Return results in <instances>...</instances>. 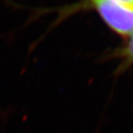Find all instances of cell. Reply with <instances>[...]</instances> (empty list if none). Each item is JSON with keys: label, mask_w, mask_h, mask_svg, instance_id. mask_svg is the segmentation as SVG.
<instances>
[{"label": "cell", "mask_w": 133, "mask_h": 133, "mask_svg": "<svg viewBox=\"0 0 133 133\" xmlns=\"http://www.w3.org/2000/svg\"><path fill=\"white\" fill-rule=\"evenodd\" d=\"M117 1L133 10V0H117Z\"/></svg>", "instance_id": "obj_3"}, {"label": "cell", "mask_w": 133, "mask_h": 133, "mask_svg": "<svg viewBox=\"0 0 133 133\" xmlns=\"http://www.w3.org/2000/svg\"><path fill=\"white\" fill-rule=\"evenodd\" d=\"M118 56L122 59L124 64L128 65L133 64V33L127 37L126 42L118 50Z\"/></svg>", "instance_id": "obj_2"}, {"label": "cell", "mask_w": 133, "mask_h": 133, "mask_svg": "<svg viewBox=\"0 0 133 133\" xmlns=\"http://www.w3.org/2000/svg\"><path fill=\"white\" fill-rule=\"evenodd\" d=\"M103 22L117 35L127 38L133 33V10L117 0H88Z\"/></svg>", "instance_id": "obj_1"}]
</instances>
